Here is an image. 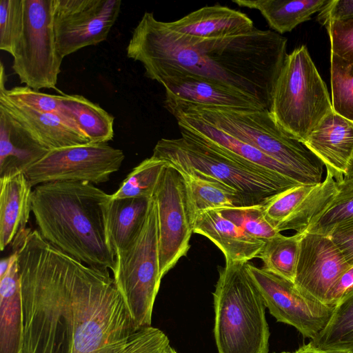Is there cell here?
Masks as SVG:
<instances>
[{
  "instance_id": "cell-16",
  "label": "cell",
  "mask_w": 353,
  "mask_h": 353,
  "mask_svg": "<svg viewBox=\"0 0 353 353\" xmlns=\"http://www.w3.org/2000/svg\"><path fill=\"white\" fill-rule=\"evenodd\" d=\"M161 84L165 90L164 104L219 106L239 110L266 109L256 99L208 79L183 76L165 79Z\"/></svg>"
},
{
  "instance_id": "cell-1",
  "label": "cell",
  "mask_w": 353,
  "mask_h": 353,
  "mask_svg": "<svg viewBox=\"0 0 353 353\" xmlns=\"http://www.w3.org/2000/svg\"><path fill=\"white\" fill-rule=\"evenodd\" d=\"M23 310V353H163L159 329L139 326L108 270L87 265L27 228L12 243Z\"/></svg>"
},
{
  "instance_id": "cell-6",
  "label": "cell",
  "mask_w": 353,
  "mask_h": 353,
  "mask_svg": "<svg viewBox=\"0 0 353 353\" xmlns=\"http://www.w3.org/2000/svg\"><path fill=\"white\" fill-rule=\"evenodd\" d=\"M213 297L218 353H268L266 307L246 263L220 268Z\"/></svg>"
},
{
  "instance_id": "cell-41",
  "label": "cell",
  "mask_w": 353,
  "mask_h": 353,
  "mask_svg": "<svg viewBox=\"0 0 353 353\" xmlns=\"http://www.w3.org/2000/svg\"><path fill=\"white\" fill-rule=\"evenodd\" d=\"M293 353H351L345 351H328L316 347L311 342L301 345Z\"/></svg>"
},
{
  "instance_id": "cell-10",
  "label": "cell",
  "mask_w": 353,
  "mask_h": 353,
  "mask_svg": "<svg viewBox=\"0 0 353 353\" xmlns=\"http://www.w3.org/2000/svg\"><path fill=\"white\" fill-rule=\"evenodd\" d=\"M123 152L107 143H89L49 151L24 174L32 187L55 181L101 183L117 172Z\"/></svg>"
},
{
  "instance_id": "cell-18",
  "label": "cell",
  "mask_w": 353,
  "mask_h": 353,
  "mask_svg": "<svg viewBox=\"0 0 353 353\" xmlns=\"http://www.w3.org/2000/svg\"><path fill=\"white\" fill-rule=\"evenodd\" d=\"M0 110L48 151L90 143L85 135L59 116L18 104L3 92H0Z\"/></svg>"
},
{
  "instance_id": "cell-3",
  "label": "cell",
  "mask_w": 353,
  "mask_h": 353,
  "mask_svg": "<svg viewBox=\"0 0 353 353\" xmlns=\"http://www.w3.org/2000/svg\"><path fill=\"white\" fill-rule=\"evenodd\" d=\"M110 199L88 182H49L32 189V212L46 241L87 265L113 272L116 255L107 230Z\"/></svg>"
},
{
  "instance_id": "cell-28",
  "label": "cell",
  "mask_w": 353,
  "mask_h": 353,
  "mask_svg": "<svg viewBox=\"0 0 353 353\" xmlns=\"http://www.w3.org/2000/svg\"><path fill=\"white\" fill-rule=\"evenodd\" d=\"M181 174L185 179L192 217L197 212L207 210L243 205L240 196L232 188L204 176Z\"/></svg>"
},
{
  "instance_id": "cell-34",
  "label": "cell",
  "mask_w": 353,
  "mask_h": 353,
  "mask_svg": "<svg viewBox=\"0 0 353 353\" xmlns=\"http://www.w3.org/2000/svg\"><path fill=\"white\" fill-rule=\"evenodd\" d=\"M221 214L250 236L266 241L281 234L266 219L262 204L232 206L217 210Z\"/></svg>"
},
{
  "instance_id": "cell-29",
  "label": "cell",
  "mask_w": 353,
  "mask_h": 353,
  "mask_svg": "<svg viewBox=\"0 0 353 353\" xmlns=\"http://www.w3.org/2000/svg\"><path fill=\"white\" fill-rule=\"evenodd\" d=\"M310 342L323 350L353 353V287L336 303L325 328Z\"/></svg>"
},
{
  "instance_id": "cell-38",
  "label": "cell",
  "mask_w": 353,
  "mask_h": 353,
  "mask_svg": "<svg viewBox=\"0 0 353 353\" xmlns=\"http://www.w3.org/2000/svg\"><path fill=\"white\" fill-rule=\"evenodd\" d=\"M348 20H353V0H330L317 16L322 26L327 21Z\"/></svg>"
},
{
  "instance_id": "cell-21",
  "label": "cell",
  "mask_w": 353,
  "mask_h": 353,
  "mask_svg": "<svg viewBox=\"0 0 353 353\" xmlns=\"http://www.w3.org/2000/svg\"><path fill=\"white\" fill-rule=\"evenodd\" d=\"M165 24L176 32L200 38L238 35L254 28L245 13L220 5L203 7Z\"/></svg>"
},
{
  "instance_id": "cell-9",
  "label": "cell",
  "mask_w": 353,
  "mask_h": 353,
  "mask_svg": "<svg viewBox=\"0 0 353 353\" xmlns=\"http://www.w3.org/2000/svg\"><path fill=\"white\" fill-rule=\"evenodd\" d=\"M53 0H23V25L12 68L21 82L35 90L57 88L63 58L53 28Z\"/></svg>"
},
{
  "instance_id": "cell-37",
  "label": "cell",
  "mask_w": 353,
  "mask_h": 353,
  "mask_svg": "<svg viewBox=\"0 0 353 353\" xmlns=\"http://www.w3.org/2000/svg\"><path fill=\"white\" fill-rule=\"evenodd\" d=\"M323 26L329 37L330 52L353 61V20L327 21Z\"/></svg>"
},
{
  "instance_id": "cell-35",
  "label": "cell",
  "mask_w": 353,
  "mask_h": 353,
  "mask_svg": "<svg viewBox=\"0 0 353 353\" xmlns=\"http://www.w3.org/2000/svg\"><path fill=\"white\" fill-rule=\"evenodd\" d=\"M0 92H3L18 104L41 112L57 114L80 132L74 123L65 115L61 105V94L54 95L41 92L26 85L6 89V85H0Z\"/></svg>"
},
{
  "instance_id": "cell-15",
  "label": "cell",
  "mask_w": 353,
  "mask_h": 353,
  "mask_svg": "<svg viewBox=\"0 0 353 353\" xmlns=\"http://www.w3.org/2000/svg\"><path fill=\"white\" fill-rule=\"evenodd\" d=\"M350 267L330 236L305 232L294 284L302 293L325 303L330 291Z\"/></svg>"
},
{
  "instance_id": "cell-25",
  "label": "cell",
  "mask_w": 353,
  "mask_h": 353,
  "mask_svg": "<svg viewBox=\"0 0 353 353\" xmlns=\"http://www.w3.org/2000/svg\"><path fill=\"white\" fill-rule=\"evenodd\" d=\"M152 199H111L107 214V230L115 255L128 248L142 229Z\"/></svg>"
},
{
  "instance_id": "cell-26",
  "label": "cell",
  "mask_w": 353,
  "mask_h": 353,
  "mask_svg": "<svg viewBox=\"0 0 353 353\" xmlns=\"http://www.w3.org/2000/svg\"><path fill=\"white\" fill-rule=\"evenodd\" d=\"M330 0H232L240 7L259 10L268 26L282 34L311 19Z\"/></svg>"
},
{
  "instance_id": "cell-7",
  "label": "cell",
  "mask_w": 353,
  "mask_h": 353,
  "mask_svg": "<svg viewBox=\"0 0 353 353\" xmlns=\"http://www.w3.org/2000/svg\"><path fill=\"white\" fill-rule=\"evenodd\" d=\"M332 111L331 97L307 47L288 54L274 84L269 112L286 132L303 143Z\"/></svg>"
},
{
  "instance_id": "cell-8",
  "label": "cell",
  "mask_w": 353,
  "mask_h": 353,
  "mask_svg": "<svg viewBox=\"0 0 353 353\" xmlns=\"http://www.w3.org/2000/svg\"><path fill=\"white\" fill-rule=\"evenodd\" d=\"M112 274L136 323L150 326L162 279L159 264L157 213L153 197L139 234L128 248L117 253Z\"/></svg>"
},
{
  "instance_id": "cell-40",
  "label": "cell",
  "mask_w": 353,
  "mask_h": 353,
  "mask_svg": "<svg viewBox=\"0 0 353 353\" xmlns=\"http://www.w3.org/2000/svg\"><path fill=\"white\" fill-rule=\"evenodd\" d=\"M353 287V266L338 280L325 299V303L336 305L343 296Z\"/></svg>"
},
{
  "instance_id": "cell-31",
  "label": "cell",
  "mask_w": 353,
  "mask_h": 353,
  "mask_svg": "<svg viewBox=\"0 0 353 353\" xmlns=\"http://www.w3.org/2000/svg\"><path fill=\"white\" fill-rule=\"evenodd\" d=\"M165 165L152 156L145 159L129 173L111 199H152Z\"/></svg>"
},
{
  "instance_id": "cell-30",
  "label": "cell",
  "mask_w": 353,
  "mask_h": 353,
  "mask_svg": "<svg viewBox=\"0 0 353 353\" xmlns=\"http://www.w3.org/2000/svg\"><path fill=\"white\" fill-rule=\"evenodd\" d=\"M302 233L281 234L265 242L259 254L263 268L294 283Z\"/></svg>"
},
{
  "instance_id": "cell-23",
  "label": "cell",
  "mask_w": 353,
  "mask_h": 353,
  "mask_svg": "<svg viewBox=\"0 0 353 353\" xmlns=\"http://www.w3.org/2000/svg\"><path fill=\"white\" fill-rule=\"evenodd\" d=\"M23 310L17 259L0 278V353H23Z\"/></svg>"
},
{
  "instance_id": "cell-24",
  "label": "cell",
  "mask_w": 353,
  "mask_h": 353,
  "mask_svg": "<svg viewBox=\"0 0 353 353\" xmlns=\"http://www.w3.org/2000/svg\"><path fill=\"white\" fill-rule=\"evenodd\" d=\"M48 152L0 110V177L24 173Z\"/></svg>"
},
{
  "instance_id": "cell-36",
  "label": "cell",
  "mask_w": 353,
  "mask_h": 353,
  "mask_svg": "<svg viewBox=\"0 0 353 353\" xmlns=\"http://www.w3.org/2000/svg\"><path fill=\"white\" fill-rule=\"evenodd\" d=\"M23 25V0L0 1V50L13 55Z\"/></svg>"
},
{
  "instance_id": "cell-20",
  "label": "cell",
  "mask_w": 353,
  "mask_h": 353,
  "mask_svg": "<svg viewBox=\"0 0 353 353\" xmlns=\"http://www.w3.org/2000/svg\"><path fill=\"white\" fill-rule=\"evenodd\" d=\"M173 116L179 126L194 132L232 158L249 165L272 170L304 185L300 177L288 167L208 122L190 114H176Z\"/></svg>"
},
{
  "instance_id": "cell-4",
  "label": "cell",
  "mask_w": 353,
  "mask_h": 353,
  "mask_svg": "<svg viewBox=\"0 0 353 353\" xmlns=\"http://www.w3.org/2000/svg\"><path fill=\"white\" fill-rule=\"evenodd\" d=\"M179 127L181 137L160 139L152 156L181 172L204 176L232 188L243 205L263 204L268 198L301 185L272 170L245 164L190 130Z\"/></svg>"
},
{
  "instance_id": "cell-22",
  "label": "cell",
  "mask_w": 353,
  "mask_h": 353,
  "mask_svg": "<svg viewBox=\"0 0 353 353\" xmlns=\"http://www.w3.org/2000/svg\"><path fill=\"white\" fill-rule=\"evenodd\" d=\"M33 187L23 172L0 177V248L25 231L32 212Z\"/></svg>"
},
{
  "instance_id": "cell-32",
  "label": "cell",
  "mask_w": 353,
  "mask_h": 353,
  "mask_svg": "<svg viewBox=\"0 0 353 353\" xmlns=\"http://www.w3.org/2000/svg\"><path fill=\"white\" fill-rule=\"evenodd\" d=\"M337 187L329 208L307 232L329 236L336 229L353 228V180L343 179Z\"/></svg>"
},
{
  "instance_id": "cell-12",
  "label": "cell",
  "mask_w": 353,
  "mask_h": 353,
  "mask_svg": "<svg viewBox=\"0 0 353 353\" xmlns=\"http://www.w3.org/2000/svg\"><path fill=\"white\" fill-rule=\"evenodd\" d=\"M247 270L259 290L270 313L294 327L305 338L316 337L327 326L335 306L302 293L293 282L263 268L246 263Z\"/></svg>"
},
{
  "instance_id": "cell-43",
  "label": "cell",
  "mask_w": 353,
  "mask_h": 353,
  "mask_svg": "<svg viewBox=\"0 0 353 353\" xmlns=\"http://www.w3.org/2000/svg\"><path fill=\"white\" fill-rule=\"evenodd\" d=\"M343 179L345 180H353V157L350 162V166L348 168L347 172L346 174L344 176Z\"/></svg>"
},
{
  "instance_id": "cell-13",
  "label": "cell",
  "mask_w": 353,
  "mask_h": 353,
  "mask_svg": "<svg viewBox=\"0 0 353 353\" xmlns=\"http://www.w3.org/2000/svg\"><path fill=\"white\" fill-rule=\"evenodd\" d=\"M121 7L120 0H53V28L61 57L106 40Z\"/></svg>"
},
{
  "instance_id": "cell-14",
  "label": "cell",
  "mask_w": 353,
  "mask_h": 353,
  "mask_svg": "<svg viewBox=\"0 0 353 353\" xmlns=\"http://www.w3.org/2000/svg\"><path fill=\"white\" fill-rule=\"evenodd\" d=\"M315 185H298L279 192L262 204L265 216L279 232L303 233L323 215L334 200L337 182L329 170Z\"/></svg>"
},
{
  "instance_id": "cell-17",
  "label": "cell",
  "mask_w": 353,
  "mask_h": 353,
  "mask_svg": "<svg viewBox=\"0 0 353 353\" xmlns=\"http://www.w3.org/2000/svg\"><path fill=\"white\" fill-rule=\"evenodd\" d=\"M303 143L323 163L336 181L340 182L353 157V121L333 110Z\"/></svg>"
},
{
  "instance_id": "cell-45",
  "label": "cell",
  "mask_w": 353,
  "mask_h": 353,
  "mask_svg": "<svg viewBox=\"0 0 353 353\" xmlns=\"http://www.w3.org/2000/svg\"><path fill=\"white\" fill-rule=\"evenodd\" d=\"M281 353H291V352H282ZM293 353V352H292Z\"/></svg>"
},
{
  "instance_id": "cell-44",
  "label": "cell",
  "mask_w": 353,
  "mask_h": 353,
  "mask_svg": "<svg viewBox=\"0 0 353 353\" xmlns=\"http://www.w3.org/2000/svg\"><path fill=\"white\" fill-rule=\"evenodd\" d=\"M163 353H177L170 345L164 350Z\"/></svg>"
},
{
  "instance_id": "cell-42",
  "label": "cell",
  "mask_w": 353,
  "mask_h": 353,
  "mask_svg": "<svg viewBox=\"0 0 353 353\" xmlns=\"http://www.w3.org/2000/svg\"><path fill=\"white\" fill-rule=\"evenodd\" d=\"M17 254L13 252L8 257L3 258L0 262V278L3 277L10 268L12 263L16 260Z\"/></svg>"
},
{
  "instance_id": "cell-39",
  "label": "cell",
  "mask_w": 353,
  "mask_h": 353,
  "mask_svg": "<svg viewBox=\"0 0 353 353\" xmlns=\"http://www.w3.org/2000/svg\"><path fill=\"white\" fill-rule=\"evenodd\" d=\"M338 245L350 266H353V228L336 229L329 235Z\"/></svg>"
},
{
  "instance_id": "cell-2",
  "label": "cell",
  "mask_w": 353,
  "mask_h": 353,
  "mask_svg": "<svg viewBox=\"0 0 353 353\" xmlns=\"http://www.w3.org/2000/svg\"><path fill=\"white\" fill-rule=\"evenodd\" d=\"M288 40L274 31L254 28L238 35L200 38L171 30L145 12L126 48L145 75L161 82L192 76L211 80L259 101L269 110L272 92L288 56Z\"/></svg>"
},
{
  "instance_id": "cell-5",
  "label": "cell",
  "mask_w": 353,
  "mask_h": 353,
  "mask_svg": "<svg viewBox=\"0 0 353 353\" xmlns=\"http://www.w3.org/2000/svg\"><path fill=\"white\" fill-rule=\"evenodd\" d=\"M164 106L172 115L196 117L255 148L294 171L304 185L322 181L323 163L302 142L283 130L267 109L239 110L171 103Z\"/></svg>"
},
{
  "instance_id": "cell-19",
  "label": "cell",
  "mask_w": 353,
  "mask_h": 353,
  "mask_svg": "<svg viewBox=\"0 0 353 353\" xmlns=\"http://www.w3.org/2000/svg\"><path fill=\"white\" fill-rule=\"evenodd\" d=\"M192 220L193 232L214 243L224 254L225 263H247L257 258L265 242L250 236L217 210L197 212Z\"/></svg>"
},
{
  "instance_id": "cell-27",
  "label": "cell",
  "mask_w": 353,
  "mask_h": 353,
  "mask_svg": "<svg viewBox=\"0 0 353 353\" xmlns=\"http://www.w3.org/2000/svg\"><path fill=\"white\" fill-rule=\"evenodd\" d=\"M61 105L65 114L76 124L90 143H108L114 137V117L79 94L61 93Z\"/></svg>"
},
{
  "instance_id": "cell-11",
  "label": "cell",
  "mask_w": 353,
  "mask_h": 353,
  "mask_svg": "<svg viewBox=\"0 0 353 353\" xmlns=\"http://www.w3.org/2000/svg\"><path fill=\"white\" fill-rule=\"evenodd\" d=\"M153 199L157 213L159 264L161 278L190 248L193 220L183 174L166 163Z\"/></svg>"
},
{
  "instance_id": "cell-33",
  "label": "cell",
  "mask_w": 353,
  "mask_h": 353,
  "mask_svg": "<svg viewBox=\"0 0 353 353\" xmlns=\"http://www.w3.org/2000/svg\"><path fill=\"white\" fill-rule=\"evenodd\" d=\"M330 85L333 110L353 121V61L330 52Z\"/></svg>"
}]
</instances>
